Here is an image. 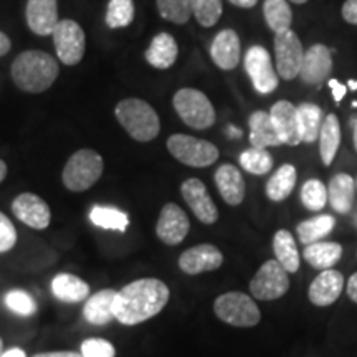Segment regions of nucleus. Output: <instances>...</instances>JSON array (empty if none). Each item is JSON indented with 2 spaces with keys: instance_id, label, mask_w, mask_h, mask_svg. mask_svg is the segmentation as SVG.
Listing matches in <instances>:
<instances>
[{
  "instance_id": "nucleus-48",
  "label": "nucleus",
  "mask_w": 357,
  "mask_h": 357,
  "mask_svg": "<svg viewBox=\"0 0 357 357\" xmlns=\"http://www.w3.org/2000/svg\"><path fill=\"white\" fill-rule=\"evenodd\" d=\"M231 6L240 7V8H252L258 3V0H229Z\"/></svg>"
},
{
  "instance_id": "nucleus-52",
  "label": "nucleus",
  "mask_w": 357,
  "mask_h": 357,
  "mask_svg": "<svg viewBox=\"0 0 357 357\" xmlns=\"http://www.w3.org/2000/svg\"><path fill=\"white\" fill-rule=\"evenodd\" d=\"M352 124H354V134H352V139H354V149L357 153V119H352Z\"/></svg>"
},
{
  "instance_id": "nucleus-35",
  "label": "nucleus",
  "mask_w": 357,
  "mask_h": 357,
  "mask_svg": "<svg viewBox=\"0 0 357 357\" xmlns=\"http://www.w3.org/2000/svg\"><path fill=\"white\" fill-rule=\"evenodd\" d=\"M240 166L253 176H265L273 169V158L266 149L250 147L240 154Z\"/></svg>"
},
{
  "instance_id": "nucleus-37",
  "label": "nucleus",
  "mask_w": 357,
  "mask_h": 357,
  "mask_svg": "<svg viewBox=\"0 0 357 357\" xmlns=\"http://www.w3.org/2000/svg\"><path fill=\"white\" fill-rule=\"evenodd\" d=\"M159 15L172 24L184 25L192 17V0H155Z\"/></svg>"
},
{
  "instance_id": "nucleus-38",
  "label": "nucleus",
  "mask_w": 357,
  "mask_h": 357,
  "mask_svg": "<svg viewBox=\"0 0 357 357\" xmlns=\"http://www.w3.org/2000/svg\"><path fill=\"white\" fill-rule=\"evenodd\" d=\"M134 20L132 0H109L106 10V24L111 29H124Z\"/></svg>"
},
{
  "instance_id": "nucleus-24",
  "label": "nucleus",
  "mask_w": 357,
  "mask_h": 357,
  "mask_svg": "<svg viewBox=\"0 0 357 357\" xmlns=\"http://www.w3.org/2000/svg\"><path fill=\"white\" fill-rule=\"evenodd\" d=\"M116 289H101L86 300L83 307V314L88 323L95 326H105L114 319L113 305L116 298Z\"/></svg>"
},
{
  "instance_id": "nucleus-55",
  "label": "nucleus",
  "mask_w": 357,
  "mask_h": 357,
  "mask_svg": "<svg viewBox=\"0 0 357 357\" xmlns=\"http://www.w3.org/2000/svg\"><path fill=\"white\" fill-rule=\"evenodd\" d=\"M2 351H3V342H2V337H0V356H2Z\"/></svg>"
},
{
  "instance_id": "nucleus-9",
  "label": "nucleus",
  "mask_w": 357,
  "mask_h": 357,
  "mask_svg": "<svg viewBox=\"0 0 357 357\" xmlns=\"http://www.w3.org/2000/svg\"><path fill=\"white\" fill-rule=\"evenodd\" d=\"M55 43L56 56L66 66L78 65L86 50V37L78 22L65 19L60 20L52 33Z\"/></svg>"
},
{
  "instance_id": "nucleus-29",
  "label": "nucleus",
  "mask_w": 357,
  "mask_h": 357,
  "mask_svg": "<svg viewBox=\"0 0 357 357\" xmlns=\"http://www.w3.org/2000/svg\"><path fill=\"white\" fill-rule=\"evenodd\" d=\"M319 154L324 166H331L341 144V124L336 114H328L324 118L319 131Z\"/></svg>"
},
{
  "instance_id": "nucleus-26",
  "label": "nucleus",
  "mask_w": 357,
  "mask_h": 357,
  "mask_svg": "<svg viewBox=\"0 0 357 357\" xmlns=\"http://www.w3.org/2000/svg\"><path fill=\"white\" fill-rule=\"evenodd\" d=\"M273 252L275 260L280 263L288 273H296L300 270L301 257L296 248V242H294L291 231L281 229L273 236Z\"/></svg>"
},
{
  "instance_id": "nucleus-39",
  "label": "nucleus",
  "mask_w": 357,
  "mask_h": 357,
  "mask_svg": "<svg viewBox=\"0 0 357 357\" xmlns=\"http://www.w3.org/2000/svg\"><path fill=\"white\" fill-rule=\"evenodd\" d=\"M222 0H192V15L202 26H213L222 17Z\"/></svg>"
},
{
  "instance_id": "nucleus-34",
  "label": "nucleus",
  "mask_w": 357,
  "mask_h": 357,
  "mask_svg": "<svg viewBox=\"0 0 357 357\" xmlns=\"http://www.w3.org/2000/svg\"><path fill=\"white\" fill-rule=\"evenodd\" d=\"M89 220L100 229L116 231H126L129 225V217L123 211L114 207H102V205H95L91 208Z\"/></svg>"
},
{
  "instance_id": "nucleus-45",
  "label": "nucleus",
  "mask_w": 357,
  "mask_h": 357,
  "mask_svg": "<svg viewBox=\"0 0 357 357\" xmlns=\"http://www.w3.org/2000/svg\"><path fill=\"white\" fill-rule=\"evenodd\" d=\"M346 293L347 296L351 298V301H354L357 305V273H354L349 280H347Z\"/></svg>"
},
{
  "instance_id": "nucleus-8",
  "label": "nucleus",
  "mask_w": 357,
  "mask_h": 357,
  "mask_svg": "<svg viewBox=\"0 0 357 357\" xmlns=\"http://www.w3.org/2000/svg\"><path fill=\"white\" fill-rule=\"evenodd\" d=\"M289 289V273L276 260H268L258 268L250 281V291L255 300L273 301Z\"/></svg>"
},
{
  "instance_id": "nucleus-30",
  "label": "nucleus",
  "mask_w": 357,
  "mask_h": 357,
  "mask_svg": "<svg viewBox=\"0 0 357 357\" xmlns=\"http://www.w3.org/2000/svg\"><path fill=\"white\" fill-rule=\"evenodd\" d=\"M296 169L291 164H283L270 181L266 182V197L271 202H283L287 200L296 185Z\"/></svg>"
},
{
  "instance_id": "nucleus-47",
  "label": "nucleus",
  "mask_w": 357,
  "mask_h": 357,
  "mask_svg": "<svg viewBox=\"0 0 357 357\" xmlns=\"http://www.w3.org/2000/svg\"><path fill=\"white\" fill-rule=\"evenodd\" d=\"M8 50H10V38L3 32H0V56L7 55Z\"/></svg>"
},
{
  "instance_id": "nucleus-15",
  "label": "nucleus",
  "mask_w": 357,
  "mask_h": 357,
  "mask_svg": "<svg viewBox=\"0 0 357 357\" xmlns=\"http://www.w3.org/2000/svg\"><path fill=\"white\" fill-rule=\"evenodd\" d=\"M333 71L331 50L323 43H316L307 48L303 58L300 78L311 86H321L328 82Z\"/></svg>"
},
{
  "instance_id": "nucleus-3",
  "label": "nucleus",
  "mask_w": 357,
  "mask_h": 357,
  "mask_svg": "<svg viewBox=\"0 0 357 357\" xmlns=\"http://www.w3.org/2000/svg\"><path fill=\"white\" fill-rule=\"evenodd\" d=\"M116 119L121 124L132 139L139 142H149L158 137L160 131L159 116L153 106L144 100L128 98L119 101L114 109Z\"/></svg>"
},
{
  "instance_id": "nucleus-51",
  "label": "nucleus",
  "mask_w": 357,
  "mask_h": 357,
  "mask_svg": "<svg viewBox=\"0 0 357 357\" xmlns=\"http://www.w3.org/2000/svg\"><path fill=\"white\" fill-rule=\"evenodd\" d=\"M229 134H230V137H242V129H238L235 126H229Z\"/></svg>"
},
{
  "instance_id": "nucleus-44",
  "label": "nucleus",
  "mask_w": 357,
  "mask_h": 357,
  "mask_svg": "<svg viewBox=\"0 0 357 357\" xmlns=\"http://www.w3.org/2000/svg\"><path fill=\"white\" fill-rule=\"evenodd\" d=\"M328 84H329V88H331V91H333V98H334V101H336V102H341V101H342V98L346 96L347 88L344 86V84L339 83L337 79H334V78H329V79H328Z\"/></svg>"
},
{
  "instance_id": "nucleus-4",
  "label": "nucleus",
  "mask_w": 357,
  "mask_h": 357,
  "mask_svg": "<svg viewBox=\"0 0 357 357\" xmlns=\"http://www.w3.org/2000/svg\"><path fill=\"white\" fill-rule=\"evenodd\" d=\"M105 162L93 149H79L66 162L61 181L71 192H84L100 181Z\"/></svg>"
},
{
  "instance_id": "nucleus-7",
  "label": "nucleus",
  "mask_w": 357,
  "mask_h": 357,
  "mask_svg": "<svg viewBox=\"0 0 357 357\" xmlns=\"http://www.w3.org/2000/svg\"><path fill=\"white\" fill-rule=\"evenodd\" d=\"M167 151L178 162L190 167H208L220 155L215 144L187 134H174L169 137Z\"/></svg>"
},
{
  "instance_id": "nucleus-17",
  "label": "nucleus",
  "mask_w": 357,
  "mask_h": 357,
  "mask_svg": "<svg viewBox=\"0 0 357 357\" xmlns=\"http://www.w3.org/2000/svg\"><path fill=\"white\" fill-rule=\"evenodd\" d=\"M222 265V252L215 247V245L211 243H202L197 245V247H192L189 250H185V252L178 257V268H181L185 275L190 276L218 270Z\"/></svg>"
},
{
  "instance_id": "nucleus-10",
  "label": "nucleus",
  "mask_w": 357,
  "mask_h": 357,
  "mask_svg": "<svg viewBox=\"0 0 357 357\" xmlns=\"http://www.w3.org/2000/svg\"><path fill=\"white\" fill-rule=\"evenodd\" d=\"M245 70H247L253 86L261 95H270L278 88V73H276L270 53L261 45H253L245 55Z\"/></svg>"
},
{
  "instance_id": "nucleus-19",
  "label": "nucleus",
  "mask_w": 357,
  "mask_h": 357,
  "mask_svg": "<svg viewBox=\"0 0 357 357\" xmlns=\"http://www.w3.org/2000/svg\"><path fill=\"white\" fill-rule=\"evenodd\" d=\"M29 29L40 37H48L55 30L58 20L56 0H29L25 8Z\"/></svg>"
},
{
  "instance_id": "nucleus-1",
  "label": "nucleus",
  "mask_w": 357,
  "mask_h": 357,
  "mask_svg": "<svg viewBox=\"0 0 357 357\" xmlns=\"http://www.w3.org/2000/svg\"><path fill=\"white\" fill-rule=\"evenodd\" d=\"M171 296L167 284L158 278L136 280L116 293L113 314L124 326H136L154 318Z\"/></svg>"
},
{
  "instance_id": "nucleus-50",
  "label": "nucleus",
  "mask_w": 357,
  "mask_h": 357,
  "mask_svg": "<svg viewBox=\"0 0 357 357\" xmlns=\"http://www.w3.org/2000/svg\"><path fill=\"white\" fill-rule=\"evenodd\" d=\"M7 171H8V169H7V164L3 162L2 159H0V184H2L3 178L7 177Z\"/></svg>"
},
{
  "instance_id": "nucleus-14",
  "label": "nucleus",
  "mask_w": 357,
  "mask_h": 357,
  "mask_svg": "<svg viewBox=\"0 0 357 357\" xmlns=\"http://www.w3.org/2000/svg\"><path fill=\"white\" fill-rule=\"evenodd\" d=\"M270 118L273 126L278 132L281 144L284 146H300L301 137V123L298 114V106L291 105L289 101H278L271 106Z\"/></svg>"
},
{
  "instance_id": "nucleus-43",
  "label": "nucleus",
  "mask_w": 357,
  "mask_h": 357,
  "mask_svg": "<svg viewBox=\"0 0 357 357\" xmlns=\"http://www.w3.org/2000/svg\"><path fill=\"white\" fill-rule=\"evenodd\" d=\"M341 13L347 24L357 25V0H346Z\"/></svg>"
},
{
  "instance_id": "nucleus-46",
  "label": "nucleus",
  "mask_w": 357,
  "mask_h": 357,
  "mask_svg": "<svg viewBox=\"0 0 357 357\" xmlns=\"http://www.w3.org/2000/svg\"><path fill=\"white\" fill-rule=\"evenodd\" d=\"M33 357H83V356L73 351H55V352H42V354H37Z\"/></svg>"
},
{
  "instance_id": "nucleus-18",
  "label": "nucleus",
  "mask_w": 357,
  "mask_h": 357,
  "mask_svg": "<svg viewBox=\"0 0 357 357\" xmlns=\"http://www.w3.org/2000/svg\"><path fill=\"white\" fill-rule=\"evenodd\" d=\"M342 289H344V276L341 271L329 268L312 280L307 289V298L314 306H331L341 296Z\"/></svg>"
},
{
  "instance_id": "nucleus-28",
  "label": "nucleus",
  "mask_w": 357,
  "mask_h": 357,
  "mask_svg": "<svg viewBox=\"0 0 357 357\" xmlns=\"http://www.w3.org/2000/svg\"><path fill=\"white\" fill-rule=\"evenodd\" d=\"M303 257L316 270H329L341 260L342 247L336 242H314L306 245Z\"/></svg>"
},
{
  "instance_id": "nucleus-32",
  "label": "nucleus",
  "mask_w": 357,
  "mask_h": 357,
  "mask_svg": "<svg viewBox=\"0 0 357 357\" xmlns=\"http://www.w3.org/2000/svg\"><path fill=\"white\" fill-rule=\"evenodd\" d=\"M263 15H265L266 25L273 30L275 35L287 32L291 26L293 12L288 0H265Z\"/></svg>"
},
{
  "instance_id": "nucleus-13",
  "label": "nucleus",
  "mask_w": 357,
  "mask_h": 357,
  "mask_svg": "<svg viewBox=\"0 0 357 357\" xmlns=\"http://www.w3.org/2000/svg\"><path fill=\"white\" fill-rule=\"evenodd\" d=\"M181 194L184 197L185 204L189 205L194 215L199 218L205 225H213L218 220V208L213 202L207 187L200 178H187L182 182Z\"/></svg>"
},
{
  "instance_id": "nucleus-33",
  "label": "nucleus",
  "mask_w": 357,
  "mask_h": 357,
  "mask_svg": "<svg viewBox=\"0 0 357 357\" xmlns=\"http://www.w3.org/2000/svg\"><path fill=\"white\" fill-rule=\"evenodd\" d=\"M298 114H300V123H301V137L303 142H311L318 141L321 126H323V111L318 105H312V102H303L298 106Z\"/></svg>"
},
{
  "instance_id": "nucleus-36",
  "label": "nucleus",
  "mask_w": 357,
  "mask_h": 357,
  "mask_svg": "<svg viewBox=\"0 0 357 357\" xmlns=\"http://www.w3.org/2000/svg\"><path fill=\"white\" fill-rule=\"evenodd\" d=\"M301 204L307 211L319 212L323 211L328 204V187H326L319 178H310L301 187Z\"/></svg>"
},
{
  "instance_id": "nucleus-11",
  "label": "nucleus",
  "mask_w": 357,
  "mask_h": 357,
  "mask_svg": "<svg viewBox=\"0 0 357 357\" xmlns=\"http://www.w3.org/2000/svg\"><path fill=\"white\" fill-rule=\"evenodd\" d=\"M275 58L280 78L289 82L300 77L305 50H303L301 40L291 29L275 35Z\"/></svg>"
},
{
  "instance_id": "nucleus-49",
  "label": "nucleus",
  "mask_w": 357,
  "mask_h": 357,
  "mask_svg": "<svg viewBox=\"0 0 357 357\" xmlns=\"http://www.w3.org/2000/svg\"><path fill=\"white\" fill-rule=\"evenodd\" d=\"M0 357H26L25 351L24 349H19V347H13V349L7 351V352H2V356Z\"/></svg>"
},
{
  "instance_id": "nucleus-6",
  "label": "nucleus",
  "mask_w": 357,
  "mask_h": 357,
  "mask_svg": "<svg viewBox=\"0 0 357 357\" xmlns=\"http://www.w3.org/2000/svg\"><path fill=\"white\" fill-rule=\"evenodd\" d=\"M174 109L178 118L192 129H208L215 123V109L202 91L182 88L174 95Z\"/></svg>"
},
{
  "instance_id": "nucleus-41",
  "label": "nucleus",
  "mask_w": 357,
  "mask_h": 357,
  "mask_svg": "<svg viewBox=\"0 0 357 357\" xmlns=\"http://www.w3.org/2000/svg\"><path fill=\"white\" fill-rule=\"evenodd\" d=\"M82 356L83 357H114L116 349L106 339H86L82 344Z\"/></svg>"
},
{
  "instance_id": "nucleus-27",
  "label": "nucleus",
  "mask_w": 357,
  "mask_h": 357,
  "mask_svg": "<svg viewBox=\"0 0 357 357\" xmlns=\"http://www.w3.org/2000/svg\"><path fill=\"white\" fill-rule=\"evenodd\" d=\"M52 291L58 300L65 303H82L89 298L88 283L70 273L56 275L52 281Z\"/></svg>"
},
{
  "instance_id": "nucleus-54",
  "label": "nucleus",
  "mask_w": 357,
  "mask_h": 357,
  "mask_svg": "<svg viewBox=\"0 0 357 357\" xmlns=\"http://www.w3.org/2000/svg\"><path fill=\"white\" fill-rule=\"evenodd\" d=\"M293 3H298V6H301V3H306L307 0H291Z\"/></svg>"
},
{
  "instance_id": "nucleus-12",
  "label": "nucleus",
  "mask_w": 357,
  "mask_h": 357,
  "mask_svg": "<svg viewBox=\"0 0 357 357\" xmlns=\"http://www.w3.org/2000/svg\"><path fill=\"white\" fill-rule=\"evenodd\" d=\"M190 230V222L187 213L177 204H166L160 211L159 220L155 223V235L162 243L176 245L184 242Z\"/></svg>"
},
{
  "instance_id": "nucleus-5",
  "label": "nucleus",
  "mask_w": 357,
  "mask_h": 357,
  "mask_svg": "<svg viewBox=\"0 0 357 357\" xmlns=\"http://www.w3.org/2000/svg\"><path fill=\"white\" fill-rule=\"evenodd\" d=\"M213 312L223 323L235 328H253L260 323L261 312L252 296L240 291L220 294L213 303Z\"/></svg>"
},
{
  "instance_id": "nucleus-20",
  "label": "nucleus",
  "mask_w": 357,
  "mask_h": 357,
  "mask_svg": "<svg viewBox=\"0 0 357 357\" xmlns=\"http://www.w3.org/2000/svg\"><path fill=\"white\" fill-rule=\"evenodd\" d=\"M240 53H242V47H240L238 33L231 29L218 32L211 45V58L220 70L230 71L236 68Z\"/></svg>"
},
{
  "instance_id": "nucleus-42",
  "label": "nucleus",
  "mask_w": 357,
  "mask_h": 357,
  "mask_svg": "<svg viewBox=\"0 0 357 357\" xmlns=\"http://www.w3.org/2000/svg\"><path fill=\"white\" fill-rule=\"evenodd\" d=\"M17 243V230L6 213L0 212V253L12 250Z\"/></svg>"
},
{
  "instance_id": "nucleus-56",
  "label": "nucleus",
  "mask_w": 357,
  "mask_h": 357,
  "mask_svg": "<svg viewBox=\"0 0 357 357\" xmlns=\"http://www.w3.org/2000/svg\"><path fill=\"white\" fill-rule=\"evenodd\" d=\"M356 184H357V182H356Z\"/></svg>"
},
{
  "instance_id": "nucleus-21",
  "label": "nucleus",
  "mask_w": 357,
  "mask_h": 357,
  "mask_svg": "<svg viewBox=\"0 0 357 357\" xmlns=\"http://www.w3.org/2000/svg\"><path fill=\"white\" fill-rule=\"evenodd\" d=\"M215 185L218 192H220L222 199L229 205H231V207H236V205L243 202L247 187H245V178L242 172L235 166L223 164V166L218 167L215 172Z\"/></svg>"
},
{
  "instance_id": "nucleus-2",
  "label": "nucleus",
  "mask_w": 357,
  "mask_h": 357,
  "mask_svg": "<svg viewBox=\"0 0 357 357\" xmlns=\"http://www.w3.org/2000/svg\"><path fill=\"white\" fill-rule=\"evenodd\" d=\"M60 66L48 53L26 50L13 60L10 75L13 83L25 93H43L56 82Z\"/></svg>"
},
{
  "instance_id": "nucleus-16",
  "label": "nucleus",
  "mask_w": 357,
  "mask_h": 357,
  "mask_svg": "<svg viewBox=\"0 0 357 357\" xmlns=\"http://www.w3.org/2000/svg\"><path fill=\"white\" fill-rule=\"evenodd\" d=\"M12 212L22 223L35 230H45L52 220V211L48 204L37 194H30V192L17 195L12 202Z\"/></svg>"
},
{
  "instance_id": "nucleus-25",
  "label": "nucleus",
  "mask_w": 357,
  "mask_h": 357,
  "mask_svg": "<svg viewBox=\"0 0 357 357\" xmlns=\"http://www.w3.org/2000/svg\"><path fill=\"white\" fill-rule=\"evenodd\" d=\"M250 126V142L257 149H268V147L281 146L278 132L271 121L270 113L265 111H255L248 119Z\"/></svg>"
},
{
  "instance_id": "nucleus-53",
  "label": "nucleus",
  "mask_w": 357,
  "mask_h": 357,
  "mask_svg": "<svg viewBox=\"0 0 357 357\" xmlns=\"http://www.w3.org/2000/svg\"><path fill=\"white\" fill-rule=\"evenodd\" d=\"M347 86H349L351 89H357V82H354V79H349V83H347Z\"/></svg>"
},
{
  "instance_id": "nucleus-40",
  "label": "nucleus",
  "mask_w": 357,
  "mask_h": 357,
  "mask_svg": "<svg viewBox=\"0 0 357 357\" xmlns=\"http://www.w3.org/2000/svg\"><path fill=\"white\" fill-rule=\"evenodd\" d=\"M6 305L8 310L19 316H32L37 312V305H35L33 298L22 289L8 291L6 294Z\"/></svg>"
},
{
  "instance_id": "nucleus-22",
  "label": "nucleus",
  "mask_w": 357,
  "mask_h": 357,
  "mask_svg": "<svg viewBox=\"0 0 357 357\" xmlns=\"http://www.w3.org/2000/svg\"><path fill=\"white\" fill-rule=\"evenodd\" d=\"M178 47L176 38L171 33H158L146 50L147 63L158 70H167L176 63Z\"/></svg>"
},
{
  "instance_id": "nucleus-23",
  "label": "nucleus",
  "mask_w": 357,
  "mask_h": 357,
  "mask_svg": "<svg viewBox=\"0 0 357 357\" xmlns=\"http://www.w3.org/2000/svg\"><path fill=\"white\" fill-rule=\"evenodd\" d=\"M356 181L349 174H336L328 185V202L337 213H349L354 205Z\"/></svg>"
},
{
  "instance_id": "nucleus-31",
  "label": "nucleus",
  "mask_w": 357,
  "mask_h": 357,
  "mask_svg": "<svg viewBox=\"0 0 357 357\" xmlns=\"http://www.w3.org/2000/svg\"><path fill=\"white\" fill-rule=\"evenodd\" d=\"M334 225H336V220H334L333 215L321 213V215H316L312 218H307L305 222L298 223V238H300V242L305 245V247L314 242H321V238L328 236L334 230Z\"/></svg>"
}]
</instances>
